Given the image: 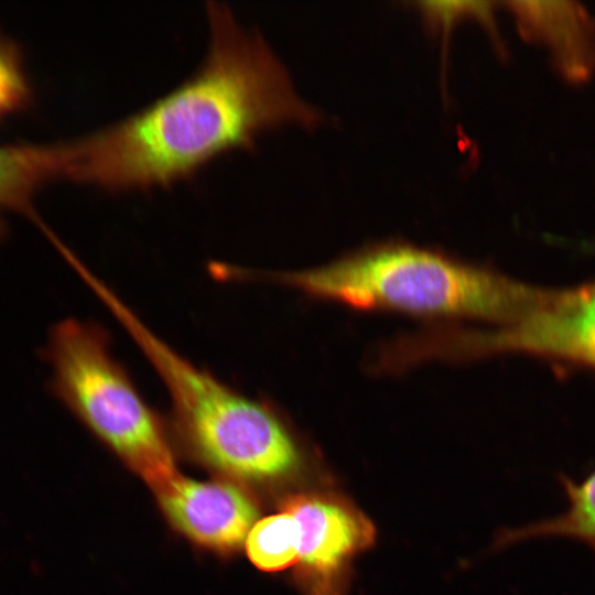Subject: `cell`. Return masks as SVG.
Here are the masks:
<instances>
[{"label":"cell","instance_id":"1","mask_svg":"<svg viewBox=\"0 0 595 595\" xmlns=\"http://www.w3.org/2000/svg\"><path fill=\"white\" fill-rule=\"evenodd\" d=\"M206 12L199 67L140 110L61 142L62 178L117 192L164 187L223 153L252 149L270 128L312 120L264 40L226 3L208 1Z\"/></svg>","mask_w":595,"mask_h":595},{"label":"cell","instance_id":"2","mask_svg":"<svg viewBox=\"0 0 595 595\" xmlns=\"http://www.w3.org/2000/svg\"><path fill=\"white\" fill-rule=\"evenodd\" d=\"M231 278L284 285L355 310L497 325L516 320L540 294L488 268L394 242L305 270L273 272L235 266Z\"/></svg>","mask_w":595,"mask_h":595},{"label":"cell","instance_id":"3","mask_svg":"<svg viewBox=\"0 0 595 595\" xmlns=\"http://www.w3.org/2000/svg\"><path fill=\"white\" fill-rule=\"evenodd\" d=\"M79 278L131 337L163 382L171 424L205 464L245 479H273L296 470L302 454L289 423L268 401L228 386L175 351L88 268Z\"/></svg>","mask_w":595,"mask_h":595},{"label":"cell","instance_id":"4","mask_svg":"<svg viewBox=\"0 0 595 595\" xmlns=\"http://www.w3.org/2000/svg\"><path fill=\"white\" fill-rule=\"evenodd\" d=\"M57 399L153 489L177 475L160 414L112 351L108 333L76 318L57 323L46 348Z\"/></svg>","mask_w":595,"mask_h":595},{"label":"cell","instance_id":"5","mask_svg":"<svg viewBox=\"0 0 595 595\" xmlns=\"http://www.w3.org/2000/svg\"><path fill=\"white\" fill-rule=\"evenodd\" d=\"M488 356L527 353L595 367V282L560 291H544L515 321L480 334Z\"/></svg>","mask_w":595,"mask_h":595},{"label":"cell","instance_id":"6","mask_svg":"<svg viewBox=\"0 0 595 595\" xmlns=\"http://www.w3.org/2000/svg\"><path fill=\"white\" fill-rule=\"evenodd\" d=\"M155 493L173 524L209 548L240 547L256 523V506L230 483L196 482L177 474Z\"/></svg>","mask_w":595,"mask_h":595},{"label":"cell","instance_id":"7","mask_svg":"<svg viewBox=\"0 0 595 595\" xmlns=\"http://www.w3.org/2000/svg\"><path fill=\"white\" fill-rule=\"evenodd\" d=\"M520 33L540 43L559 73L582 83L595 69V21L573 1L508 2Z\"/></svg>","mask_w":595,"mask_h":595},{"label":"cell","instance_id":"8","mask_svg":"<svg viewBox=\"0 0 595 595\" xmlns=\"http://www.w3.org/2000/svg\"><path fill=\"white\" fill-rule=\"evenodd\" d=\"M300 530V561L320 574H328L365 547L372 528L355 511L326 499L295 496L284 505Z\"/></svg>","mask_w":595,"mask_h":595},{"label":"cell","instance_id":"9","mask_svg":"<svg viewBox=\"0 0 595 595\" xmlns=\"http://www.w3.org/2000/svg\"><path fill=\"white\" fill-rule=\"evenodd\" d=\"M56 180H61L57 142L0 144V232L9 214L28 216L41 226L34 201Z\"/></svg>","mask_w":595,"mask_h":595},{"label":"cell","instance_id":"10","mask_svg":"<svg viewBox=\"0 0 595 595\" xmlns=\"http://www.w3.org/2000/svg\"><path fill=\"white\" fill-rule=\"evenodd\" d=\"M566 509L551 518L508 529L499 537L507 545L545 538H567L583 542L595 552V469L582 480L560 477Z\"/></svg>","mask_w":595,"mask_h":595},{"label":"cell","instance_id":"11","mask_svg":"<svg viewBox=\"0 0 595 595\" xmlns=\"http://www.w3.org/2000/svg\"><path fill=\"white\" fill-rule=\"evenodd\" d=\"M250 561L260 570L275 572L300 561V530L294 517L284 511L257 521L246 539Z\"/></svg>","mask_w":595,"mask_h":595},{"label":"cell","instance_id":"12","mask_svg":"<svg viewBox=\"0 0 595 595\" xmlns=\"http://www.w3.org/2000/svg\"><path fill=\"white\" fill-rule=\"evenodd\" d=\"M32 100L22 51L0 28V122L28 109Z\"/></svg>","mask_w":595,"mask_h":595}]
</instances>
